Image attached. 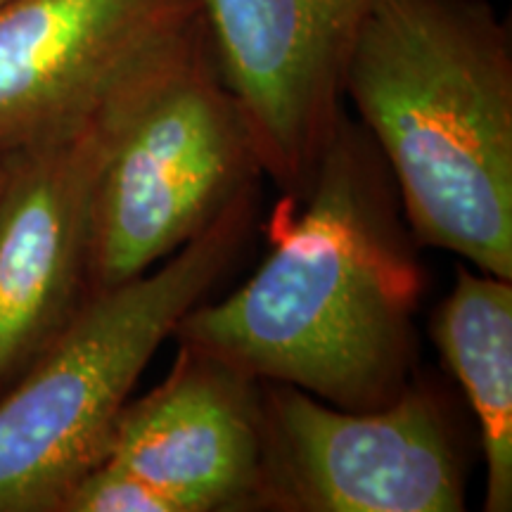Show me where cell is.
<instances>
[{
  "label": "cell",
  "mask_w": 512,
  "mask_h": 512,
  "mask_svg": "<svg viewBox=\"0 0 512 512\" xmlns=\"http://www.w3.org/2000/svg\"><path fill=\"white\" fill-rule=\"evenodd\" d=\"M432 337L475 411L486 512L512 510V280L458 266Z\"/></svg>",
  "instance_id": "10"
},
{
  "label": "cell",
  "mask_w": 512,
  "mask_h": 512,
  "mask_svg": "<svg viewBox=\"0 0 512 512\" xmlns=\"http://www.w3.org/2000/svg\"><path fill=\"white\" fill-rule=\"evenodd\" d=\"M0 171H3V155H0Z\"/></svg>",
  "instance_id": "12"
},
{
  "label": "cell",
  "mask_w": 512,
  "mask_h": 512,
  "mask_svg": "<svg viewBox=\"0 0 512 512\" xmlns=\"http://www.w3.org/2000/svg\"><path fill=\"white\" fill-rule=\"evenodd\" d=\"M254 207L256 188L162 266L88 294L60 335L0 392V512H57L69 489L105 460L147 363L235 264Z\"/></svg>",
  "instance_id": "3"
},
{
  "label": "cell",
  "mask_w": 512,
  "mask_h": 512,
  "mask_svg": "<svg viewBox=\"0 0 512 512\" xmlns=\"http://www.w3.org/2000/svg\"><path fill=\"white\" fill-rule=\"evenodd\" d=\"M380 159L342 114L264 264L185 313L178 342L349 411L396 399L411 382L422 271Z\"/></svg>",
  "instance_id": "1"
},
{
  "label": "cell",
  "mask_w": 512,
  "mask_h": 512,
  "mask_svg": "<svg viewBox=\"0 0 512 512\" xmlns=\"http://www.w3.org/2000/svg\"><path fill=\"white\" fill-rule=\"evenodd\" d=\"M57 512H181V508L140 477L100 463L69 489Z\"/></svg>",
  "instance_id": "11"
},
{
  "label": "cell",
  "mask_w": 512,
  "mask_h": 512,
  "mask_svg": "<svg viewBox=\"0 0 512 512\" xmlns=\"http://www.w3.org/2000/svg\"><path fill=\"white\" fill-rule=\"evenodd\" d=\"M150 69L93 117L3 155L0 392L36 361L91 294L95 195L133 91Z\"/></svg>",
  "instance_id": "6"
},
{
  "label": "cell",
  "mask_w": 512,
  "mask_h": 512,
  "mask_svg": "<svg viewBox=\"0 0 512 512\" xmlns=\"http://www.w3.org/2000/svg\"><path fill=\"white\" fill-rule=\"evenodd\" d=\"M415 240L512 280V34L489 0H377L344 69Z\"/></svg>",
  "instance_id": "2"
},
{
  "label": "cell",
  "mask_w": 512,
  "mask_h": 512,
  "mask_svg": "<svg viewBox=\"0 0 512 512\" xmlns=\"http://www.w3.org/2000/svg\"><path fill=\"white\" fill-rule=\"evenodd\" d=\"M377 0H202L216 67L254 138L261 174L309 185L342 119L344 69Z\"/></svg>",
  "instance_id": "7"
},
{
  "label": "cell",
  "mask_w": 512,
  "mask_h": 512,
  "mask_svg": "<svg viewBox=\"0 0 512 512\" xmlns=\"http://www.w3.org/2000/svg\"><path fill=\"white\" fill-rule=\"evenodd\" d=\"M264 508L290 512H460L465 477L446 411L408 382L382 408L349 411L261 382Z\"/></svg>",
  "instance_id": "5"
},
{
  "label": "cell",
  "mask_w": 512,
  "mask_h": 512,
  "mask_svg": "<svg viewBox=\"0 0 512 512\" xmlns=\"http://www.w3.org/2000/svg\"><path fill=\"white\" fill-rule=\"evenodd\" d=\"M102 463L152 484L181 512L264 508L261 382L181 342L166 380L128 399Z\"/></svg>",
  "instance_id": "9"
},
{
  "label": "cell",
  "mask_w": 512,
  "mask_h": 512,
  "mask_svg": "<svg viewBox=\"0 0 512 512\" xmlns=\"http://www.w3.org/2000/svg\"><path fill=\"white\" fill-rule=\"evenodd\" d=\"M259 174L245 114L202 24L133 91L95 195L91 292L162 264L256 188Z\"/></svg>",
  "instance_id": "4"
},
{
  "label": "cell",
  "mask_w": 512,
  "mask_h": 512,
  "mask_svg": "<svg viewBox=\"0 0 512 512\" xmlns=\"http://www.w3.org/2000/svg\"><path fill=\"white\" fill-rule=\"evenodd\" d=\"M0 3H5V0H0Z\"/></svg>",
  "instance_id": "13"
},
{
  "label": "cell",
  "mask_w": 512,
  "mask_h": 512,
  "mask_svg": "<svg viewBox=\"0 0 512 512\" xmlns=\"http://www.w3.org/2000/svg\"><path fill=\"white\" fill-rule=\"evenodd\" d=\"M202 24V0L0 3V155L93 117Z\"/></svg>",
  "instance_id": "8"
}]
</instances>
